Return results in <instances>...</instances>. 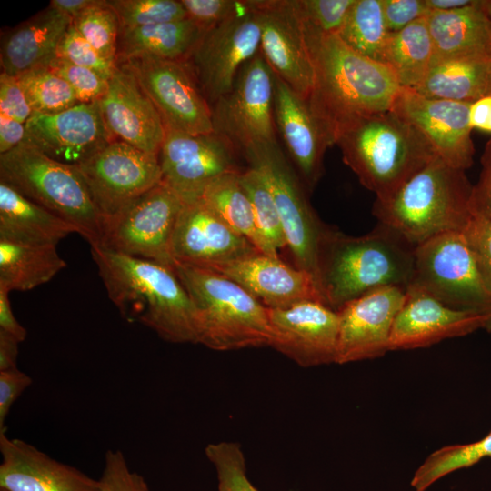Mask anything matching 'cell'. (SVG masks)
<instances>
[{
    "label": "cell",
    "instance_id": "cell-1",
    "mask_svg": "<svg viewBox=\"0 0 491 491\" xmlns=\"http://www.w3.org/2000/svg\"><path fill=\"white\" fill-rule=\"evenodd\" d=\"M304 28L315 71L307 102L334 145L344 125L391 109L402 86L389 66L356 53L337 35Z\"/></svg>",
    "mask_w": 491,
    "mask_h": 491
},
{
    "label": "cell",
    "instance_id": "cell-2",
    "mask_svg": "<svg viewBox=\"0 0 491 491\" xmlns=\"http://www.w3.org/2000/svg\"><path fill=\"white\" fill-rule=\"evenodd\" d=\"M91 255L109 298L125 319L168 342L197 343L194 305L174 268L99 246H91Z\"/></svg>",
    "mask_w": 491,
    "mask_h": 491
},
{
    "label": "cell",
    "instance_id": "cell-3",
    "mask_svg": "<svg viewBox=\"0 0 491 491\" xmlns=\"http://www.w3.org/2000/svg\"><path fill=\"white\" fill-rule=\"evenodd\" d=\"M414 268L415 247L381 224L361 236L328 227L323 233L318 283L325 304L335 311L378 288H406Z\"/></svg>",
    "mask_w": 491,
    "mask_h": 491
},
{
    "label": "cell",
    "instance_id": "cell-4",
    "mask_svg": "<svg viewBox=\"0 0 491 491\" xmlns=\"http://www.w3.org/2000/svg\"><path fill=\"white\" fill-rule=\"evenodd\" d=\"M473 185L465 170L437 155L393 194L376 199L373 215L415 248L443 234L462 233L473 219Z\"/></svg>",
    "mask_w": 491,
    "mask_h": 491
},
{
    "label": "cell",
    "instance_id": "cell-5",
    "mask_svg": "<svg viewBox=\"0 0 491 491\" xmlns=\"http://www.w3.org/2000/svg\"><path fill=\"white\" fill-rule=\"evenodd\" d=\"M335 145L345 164L376 199L393 194L436 155L422 133L392 109L344 125Z\"/></svg>",
    "mask_w": 491,
    "mask_h": 491
},
{
    "label": "cell",
    "instance_id": "cell-6",
    "mask_svg": "<svg viewBox=\"0 0 491 491\" xmlns=\"http://www.w3.org/2000/svg\"><path fill=\"white\" fill-rule=\"evenodd\" d=\"M174 270L194 305L197 343L216 351L269 346L268 310L226 276L175 263Z\"/></svg>",
    "mask_w": 491,
    "mask_h": 491
},
{
    "label": "cell",
    "instance_id": "cell-7",
    "mask_svg": "<svg viewBox=\"0 0 491 491\" xmlns=\"http://www.w3.org/2000/svg\"><path fill=\"white\" fill-rule=\"evenodd\" d=\"M0 181L73 225L91 246L101 245L103 219L76 165L24 141L0 155Z\"/></svg>",
    "mask_w": 491,
    "mask_h": 491
},
{
    "label": "cell",
    "instance_id": "cell-8",
    "mask_svg": "<svg viewBox=\"0 0 491 491\" xmlns=\"http://www.w3.org/2000/svg\"><path fill=\"white\" fill-rule=\"evenodd\" d=\"M274 85L275 74L259 52L242 66L232 90L211 105L214 132L246 159L278 146Z\"/></svg>",
    "mask_w": 491,
    "mask_h": 491
},
{
    "label": "cell",
    "instance_id": "cell-9",
    "mask_svg": "<svg viewBox=\"0 0 491 491\" xmlns=\"http://www.w3.org/2000/svg\"><path fill=\"white\" fill-rule=\"evenodd\" d=\"M410 285L452 308L484 315L485 330L491 332V294L462 233L443 234L416 246Z\"/></svg>",
    "mask_w": 491,
    "mask_h": 491
},
{
    "label": "cell",
    "instance_id": "cell-10",
    "mask_svg": "<svg viewBox=\"0 0 491 491\" xmlns=\"http://www.w3.org/2000/svg\"><path fill=\"white\" fill-rule=\"evenodd\" d=\"M185 203L164 182L103 219L99 246L174 268L171 244Z\"/></svg>",
    "mask_w": 491,
    "mask_h": 491
},
{
    "label": "cell",
    "instance_id": "cell-11",
    "mask_svg": "<svg viewBox=\"0 0 491 491\" xmlns=\"http://www.w3.org/2000/svg\"><path fill=\"white\" fill-rule=\"evenodd\" d=\"M261 30L251 1L208 29L186 64L210 105L228 94L242 66L260 52Z\"/></svg>",
    "mask_w": 491,
    "mask_h": 491
},
{
    "label": "cell",
    "instance_id": "cell-12",
    "mask_svg": "<svg viewBox=\"0 0 491 491\" xmlns=\"http://www.w3.org/2000/svg\"><path fill=\"white\" fill-rule=\"evenodd\" d=\"M246 161L249 167L263 175L273 195L296 267L310 273L319 286V246L326 226L312 209L303 182L279 145L254 155Z\"/></svg>",
    "mask_w": 491,
    "mask_h": 491
},
{
    "label": "cell",
    "instance_id": "cell-13",
    "mask_svg": "<svg viewBox=\"0 0 491 491\" xmlns=\"http://www.w3.org/2000/svg\"><path fill=\"white\" fill-rule=\"evenodd\" d=\"M116 64L135 75L165 127L191 135L214 132L211 106L186 62L145 55Z\"/></svg>",
    "mask_w": 491,
    "mask_h": 491
},
{
    "label": "cell",
    "instance_id": "cell-14",
    "mask_svg": "<svg viewBox=\"0 0 491 491\" xmlns=\"http://www.w3.org/2000/svg\"><path fill=\"white\" fill-rule=\"evenodd\" d=\"M76 166L102 219L162 182L158 155L119 140Z\"/></svg>",
    "mask_w": 491,
    "mask_h": 491
},
{
    "label": "cell",
    "instance_id": "cell-15",
    "mask_svg": "<svg viewBox=\"0 0 491 491\" xmlns=\"http://www.w3.org/2000/svg\"><path fill=\"white\" fill-rule=\"evenodd\" d=\"M236 152L231 142L215 132L191 135L165 127L158 154L162 182L185 204L196 202L214 180L241 172Z\"/></svg>",
    "mask_w": 491,
    "mask_h": 491
},
{
    "label": "cell",
    "instance_id": "cell-16",
    "mask_svg": "<svg viewBox=\"0 0 491 491\" xmlns=\"http://www.w3.org/2000/svg\"><path fill=\"white\" fill-rule=\"evenodd\" d=\"M261 30L260 52L274 74L308 99L315 71L295 0H250Z\"/></svg>",
    "mask_w": 491,
    "mask_h": 491
},
{
    "label": "cell",
    "instance_id": "cell-17",
    "mask_svg": "<svg viewBox=\"0 0 491 491\" xmlns=\"http://www.w3.org/2000/svg\"><path fill=\"white\" fill-rule=\"evenodd\" d=\"M267 310L269 346L302 367L336 363L339 332L336 311L317 301Z\"/></svg>",
    "mask_w": 491,
    "mask_h": 491
},
{
    "label": "cell",
    "instance_id": "cell-18",
    "mask_svg": "<svg viewBox=\"0 0 491 491\" xmlns=\"http://www.w3.org/2000/svg\"><path fill=\"white\" fill-rule=\"evenodd\" d=\"M406 290L401 286L378 288L336 310L339 332L336 364L374 359L389 351L393 325Z\"/></svg>",
    "mask_w": 491,
    "mask_h": 491
},
{
    "label": "cell",
    "instance_id": "cell-19",
    "mask_svg": "<svg viewBox=\"0 0 491 491\" xmlns=\"http://www.w3.org/2000/svg\"><path fill=\"white\" fill-rule=\"evenodd\" d=\"M25 129V141L47 156L73 165L115 140L105 125L99 101L78 103L52 115L34 113Z\"/></svg>",
    "mask_w": 491,
    "mask_h": 491
},
{
    "label": "cell",
    "instance_id": "cell-20",
    "mask_svg": "<svg viewBox=\"0 0 491 491\" xmlns=\"http://www.w3.org/2000/svg\"><path fill=\"white\" fill-rule=\"evenodd\" d=\"M469 103L431 99L402 87L392 110L407 119L427 139L436 155L462 170L474 162Z\"/></svg>",
    "mask_w": 491,
    "mask_h": 491
},
{
    "label": "cell",
    "instance_id": "cell-21",
    "mask_svg": "<svg viewBox=\"0 0 491 491\" xmlns=\"http://www.w3.org/2000/svg\"><path fill=\"white\" fill-rule=\"evenodd\" d=\"M486 324L484 315L452 308L410 285L393 325L389 351L427 347L445 339L485 329Z\"/></svg>",
    "mask_w": 491,
    "mask_h": 491
},
{
    "label": "cell",
    "instance_id": "cell-22",
    "mask_svg": "<svg viewBox=\"0 0 491 491\" xmlns=\"http://www.w3.org/2000/svg\"><path fill=\"white\" fill-rule=\"evenodd\" d=\"M99 105L115 140L158 155L165 135L164 121L135 75L124 65L116 64Z\"/></svg>",
    "mask_w": 491,
    "mask_h": 491
},
{
    "label": "cell",
    "instance_id": "cell-23",
    "mask_svg": "<svg viewBox=\"0 0 491 491\" xmlns=\"http://www.w3.org/2000/svg\"><path fill=\"white\" fill-rule=\"evenodd\" d=\"M208 269L233 280L268 308H286L304 301L325 304L316 278L279 257L257 252Z\"/></svg>",
    "mask_w": 491,
    "mask_h": 491
},
{
    "label": "cell",
    "instance_id": "cell-24",
    "mask_svg": "<svg viewBox=\"0 0 491 491\" xmlns=\"http://www.w3.org/2000/svg\"><path fill=\"white\" fill-rule=\"evenodd\" d=\"M171 251L175 263L207 269L259 252L200 200L185 204L174 231Z\"/></svg>",
    "mask_w": 491,
    "mask_h": 491
},
{
    "label": "cell",
    "instance_id": "cell-25",
    "mask_svg": "<svg viewBox=\"0 0 491 491\" xmlns=\"http://www.w3.org/2000/svg\"><path fill=\"white\" fill-rule=\"evenodd\" d=\"M0 491H102L99 479L0 432Z\"/></svg>",
    "mask_w": 491,
    "mask_h": 491
},
{
    "label": "cell",
    "instance_id": "cell-26",
    "mask_svg": "<svg viewBox=\"0 0 491 491\" xmlns=\"http://www.w3.org/2000/svg\"><path fill=\"white\" fill-rule=\"evenodd\" d=\"M274 117L276 128L297 167L301 181L312 190L322 176L324 155L332 145L307 100L276 75Z\"/></svg>",
    "mask_w": 491,
    "mask_h": 491
},
{
    "label": "cell",
    "instance_id": "cell-27",
    "mask_svg": "<svg viewBox=\"0 0 491 491\" xmlns=\"http://www.w3.org/2000/svg\"><path fill=\"white\" fill-rule=\"evenodd\" d=\"M72 18L49 5L27 20L1 34L2 72L20 76L47 67L56 57L61 39Z\"/></svg>",
    "mask_w": 491,
    "mask_h": 491
},
{
    "label": "cell",
    "instance_id": "cell-28",
    "mask_svg": "<svg viewBox=\"0 0 491 491\" xmlns=\"http://www.w3.org/2000/svg\"><path fill=\"white\" fill-rule=\"evenodd\" d=\"M434 45L433 61L451 57L491 58V21L482 0L451 11H431L426 16Z\"/></svg>",
    "mask_w": 491,
    "mask_h": 491
},
{
    "label": "cell",
    "instance_id": "cell-29",
    "mask_svg": "<svg viewBox=\"0 0 491 491\" xmlns=\"http://www.w3.org/2000/svg\"><path fill=\"white\" fill-rule=\"evenodd\" d=\"M71 233L73 225L0 181V239L56 246Z\"/></svg>",
    "mask_w": 491,
    "mask_h": 491
},
{
    "label": "cell",
    "instance_id": "cell-30",
    "mask_svg": "<svg viewBox=\"0 0 491 491\" xmlns=\"http://www.w3.org/2000/svg\"><path fill=\"white\" fill-rule=\"evenodd\" d=\"M490 85L491 58L466 56L433 61L412 90L426 98L471 104L487 95Z\"/></svg>",
    "mask_w": 491,
    "mask_h": 491
},
{
    "label": "cell",
    "instance_id": "cell-31",
    "mask_svg": "<svg viewBox=\"0 0 491 491\" xmlns=\"http://www.w3.org/2000/svg\"><path fill=\"white\" fill-rule=\"evenodd\" d=\"M206 31L188 17L136 28H120L117 62L145 55L186 62Z\"/></svg>",
    "mask_w": 491,
    "mask_h": 491
},
{
    "label": "cell",
    "instance_id": "cell-32",
    "mask_svg": "<svg viewBox=\"0 0 491 491\" xmlns=\"http://www.w3.org/2000/svg\"><path fill=\"white\" fill-rule=\"evenodd\" d=\"M66 266L55 245L0 239V287L28 291L50 281Z\"/></svg>",
    "mask_w": 491,
    "mask_h": 491
},
{
    "label": "cell",
    "instance_id": "cell-33",
    "mask_svg": "<svg viewBox=\"0 0 491 491\" xmlns=\"http://www.w3.org/2000/svg\"><path fill=\"white\" fill-rule=\"evenodd\" d=\"M433 57L434 45L426 17L390 34L385 65L394 72L402 87L417 86L427 74Z\"/></svg>",
    "mask_w": 491,
    "mask_h": 491
},
{
    "label": "cell",
    "instance_id": "cell-34",
    "mask_svg": "<svg viewBox=\"0 0 491 491\" xmlns=\"http://www.w3.org/2000/svg\"><path fill=\"white\" fill-rule=\"evenodd\" d=\"M239 174L230 173L216 178L206 186L199 200L262 253L252 205L240 183Z\"/></svg>",
    "mask_w": 491,
    "mask_h": 491
},
{
    "label": "cell",
    "instance_id": "cell-35",
    "mask_svg": "<svg viewBox=\"0 0 491 491\" xmlns=\"http://www.w3.org/2000/svg\"><path fill=\"white\" fill-rule=\"evenodd\" d=\"M390 34L381 0H356L337 35L356 53L385 64Z\"/></svg>",
    "mask_w": 491,
    "mask_h": 491
},
{
    "label": "cell",
    "instance_id": "cell-36",
    "mask_svg": "<svg viewBox=\"0 0 491 491\" xmlns=\"http://www.w3.org/2000/svg\"><path fill=\"white\" fill-rule=\"evenodd\" d=\"M240 183L250 200L255 224L262 242V253L278 257L277 251L287 246L283 224L273 195L263 177L249 167L239 174Z\"/></svg>",
    "mask_w": 491,
    "mask_h": 491
},
{
    "label": "cell",
    "instance_id": "cell-37",
    "mask_svg": "<svg viewBox=\"0 0 491 491\" xmlns=\"http://www.w3.org/2000/svg\"><path fill=\"white\" fill-rule=\"evenodd\" d=\"M484 458L491 459V430L478 441L449 445L431 453L416 470L411 486L415 491H426L446 475L472 466Z\"/></svg>",
    "mask_w": 491,
    "mask_h": 491
},
{
    "label": "cell",
    "instance_id": "cell-38",
    "mask_svg": "<svg viewBox=\"0 0 491 491\" xmlns=\"http://www.w3.org/2000/svg\"><path fill=\"white\" fill-rule=\"evenodd\" d=\"M71 25L104 58L116 65L121 25L106 0H95L72 18Z\"/></svg>",
    "mask_w": 491,
    "mask_h": 491
},
{
    "label": "cell",
    "instance_id": "cell-39",
    "mask_svg": "<svg viewBox=\"0 0 491 491\" xmlns=\"http://www.w3.org/2000/svg\"><path fill=\"white\" fill-rule=\"evenodd\" d=\"M18 80L34 113L56 114L79 103L67 82L48 67L25 73Z\"/></svg>",
    "mask_w": 491,
    "mask_h": 491
},
{
    "label": "cell",
    "instance_id": "cell-40",
    "mask_svg": "<svg viewBox=\"0 0 491 491\" xmlns=\"http://www.w3.org/2000/svg\"><path fill=\"white\" fill-rule=\"evenodd\" d=\"M116 13L122 29L153 25L186 16L176 0H106Z\"/></svg>",
    "mask_w": 491,
    "mask_h": 491
},
{
    "label": "cell",
    "instance_id": "cell-41",
    "mask_svg": "<svg viewBox=\"0 0 491 491\" xmlns=\"http://www.w3.org/2000/svg\"><path fill=\"white\" fill-rule=\"evenodd\" d=\"M205 453L215 468L218 491H259L247 477L246 458L239 444L212 443Z\"/></svg>",
    "mask_w": 491,
    "mask_h": 491
},
{
    "label": "cell",
    "instance_id": "cell-42",
    "mask_svg": "<svg viewBox=\"0 0 491 491\" xmlns=\"http://www.w3.org/2000/svg\"><path fill=\"white\" fill-rule=\"evenodd\" d=\"M356 0H295L304 26L319 35H337Z\"/></svg>",
    "mask_w": 491,
    "mask_h": 491
},
{
    "label": "cell",
    "instance_id": "cell-43",
    "mask_svg": "<svg viewBox=\"0 0 491 491\" xmlns=\"http://www.w3.org/2000/svg\"><path fill=\"white\" fill-rule=\"evenodd\" d=\"M73 89L79 103L99 101L105 94L108 80L96 72L55 57L47 66Z\"/></svg>",
    "mask_w": 491,
    "mask_h": 491
},
{
    "label": "cell",
    "instance_id": "cell-44",
    "mask_svg": "<svg viewBox=\"0 0 491 491\" xmlns=\"http://www.w3.org/2000/svg\"><path fill=\"white\" fill-rule=\"evenodd\" d=\"M56 57L89 68L109 80L116 65L104 58L78 32L69 26L56 50Z\"/></svg>",
    "mask_w": 491,
    "mask_h": 491
},
{
    "label": "cell",
    "instance_id": "cell-45",
    "mask_svg": "<svg viewBox=\"0 0 491 491\" xmlns=\"http://www.w3.org/2000/svg\"><path fill=\"white\" fill-rule=\"evenodd\" d=\"M102 491H150L145 478L132 471L120 450H107L99 478Z\"/></svg>",
    "mask_w": 491,
    "mask_h": 491
},
{
    "label": "cell",
    "instance_id": "cell-46",
    "mask_svg": "<svg viewBox=\"0 0 491 491\" xmlns=\"http://www.w3.org/2000/svg\"><path fill=\"white\" fill-rule=\"evenodd\" d=\"M462 234L471 248L483 281L491 294V218L473 217Z\"/></svg>",
    "mask_w": 491,
    "mask_h": 491
},
{
    "label": "cell",
    "instance_id": "cell-47",
    "mask_svg": "<svg viewBox=\"0 0 491 491\" xmlns=\"http://www.w3.org/2000/svg\"><path fill=\"white\" fill-rule=\"evenodd\" d=\"M186 16L208 30L235 14L244 4L236 0H180Z\"/></svg>",
    "mask_w": 491,
    "mask_h": 491
},
{
    "label": "cell",
    "instance_id": "cell-48",
    "mask_svg": "<svg viewBox=\"0 0 491 491\" xmlns=\"http://www.w3.org/2000/svg\"><path fill=\"white\" fill-rule=\"evenodd\" d=\"M0 113L23 124L34 114L18 77L1 71Z\"/></svg>",
    "mask_w": 491,
    "mask_h": 491
},
{
    "label": "cell",
    "instance_id": "cell-49",
    "mask_svg": "<svg viewBox=\"0 0 491 491\" xmlns=\"http://www.w3.org/2000/svg\"><path fill=\"white\" fill-rule=\"evenodd\" d=\"M381 4L390 33L400 31L430 13L425 0H381Z\"/></svg>",
    "mask_w": 491,
    "mask_h": 491
},
{
    "label": "cell",
    "instance_id": "cell-50",
    "mask_svg": "<svg viewBox=\"0 0 491 491\" xmlns=\"http://www.w3.org/2000/svg\"><path fill=\"white\" fill-rule=\"evenodd\" d=\"M470 207L473 217L491 218V138L482 156V171L473 185Z\"/></svg>",
    "mask_w": 491,
    "mask_h": 491
},
{
    "label": "cell",
    "instance_id": "cell-51",
    "mask_svg": "<svg viewBox=\"0 0 491 491\" xmlns=\"http://www.w3.org/2000/svg\"><path fill=\"white\" fill-rule=\"evenodd\" d=\"M32 381L18 368L0 371V432L5 431V419L11 406Z\"/></svg>",
    "mask_w": 491,
    "mask_h": 491
},
{
    "label": "cell",
    "instance_id": "cell-52",
    "mask_svg": "<svg viewBox=\"0 0 491 491\" xmlns=\"http://www.w3.org/2000/svg\"><path fill=\"white\" fill-rule=\"evenodd\" d=\"M25 138V124L0 113V155L11 151Z\"/></svg>",
    "mask_w": 491,
    "mask_h": 491
},
{
    "label": "cell",
    "instance_id": "cell-53",
    "mask_svg": "<svg viewBox=\"0 0 491 491\" xmlns=\"http://www.w3.org/2000/svg\"><path fill=\"white\" fill-rule=\"evenodd\" d=\"M8 294V290L0 287V330L12 335L20 342H23L26 337L27 332L15 319Z\"/></svg>",
    "mask_w": 491,
    "mask_h": 491
},
{
    "label": "cell",
    "instance_id": "cell-54",
    "mask_svg": "<svg viewBox=\"0 0 491 491\" xmlns=\"http://www.w3.org/2000/svg\"><path fill=\"white\" fill-rule=\"evenodd\" d=\"M469 125L472 129L491 134V95H486L471 103Z\"/></svg>",
    "mask_w": 491,
    "mask_h": 491
},
{
    "label": "cell",
    "instance_id": "cell-55",
    "mask_svg": "<svg viewBox=\"0 0 491 491\" xmlns=\"http://www.w3.org/2000/svg\"><path fill=\"white\" fill-rule=\"evenodd\" d=\"M19 343L17 338L0 330V371L17 368Z\"/></svg>",
    "mask_w": 491,
    "mask_h": 491
},
{
    "label": "cell",
    "instance_id": "cell-56",
    "mask_svg": "<svg viewBox=\"0 0 491 491\" xmlns=\"http://www.w3.org/2000/svg\"><path fill=\"white\" fill-rule=\"evenodd\" d=\"M95 2V0H52L49 5L69 17L74 18Z\"/></svg>",
    "mask_w": 491,
    "mask_h": 491
},
{
    "label": "cell",
    "instance_id": "cell-57",
    "mask_svg": "<svg viewBox=\"0 0 491 491\" xmlns=\"http://www.w3.org/2000/svg\"><path fill=\"white\" fill-rule=\"evenodd\" d=\"M475 0H425L431 11H451L467 6Z\"/></svg>",
    "mask_w": 491,
    "mask_h": 491
},
{
    "label": "cell",
    "instance_id": "cell-58",
    "mask_svg": "<svg viewBox=\"0 0 491 491\" xmlns=\"http://www.w3.org/2000/svg\"><path fill=\"white\" fill-rule=\"evenodd\" d=\"M482 7L491 21V0H482Z\"/></svg>",
    "mask_w": 491,
    "mask_h": 491
},
{
    "label": "cell",
    "instance_id": "cell-59",
    "mask_svg": "<svg viewBox=\"0 0 491 491\" xmlns=\"http://www.w3.org/2000/svg\"><path fill=\"white\" fill-rule=\"evenodd\" d=\"M488 95H491V85H490V89H489Z\"/></svg>",
    "mask_w": 491,
    "mask_h": 491
}]
</instances>
